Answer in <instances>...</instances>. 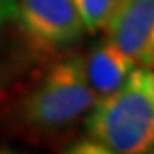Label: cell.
I'll return each instance as SVG.
<instances>
[{
    "mask_svg": "<svg viewBox=\"0 0 154 154\" xmlns=\"http://www.w3.org/2000/svg\"><path fill=\"white\" fill-rule=\"evenodd\" d=\"M71 151L72 152H93V154L109 152L106 146H104L102 143H99L97 140H94L93 137H90V140H82V142L75 143L71 148Z\"/></svg>",
    "mask_w": 154,
    "mask_h": 154,
    "instance_id": "ba28073f",
    "label": "cell"
},
{
    "mask_svg": "<svg viewBox=\"0 0 154 154\" xmlns=\"http://www.w3.org/2000/svg\"><path fill=\"white\" fill-rule=\"evenodd\" d=\"M17 0H0V30L16 17Z\"/></svg>",
    "mask_w": 154,
    "mask_h": 154,
    "instance_id": "52a82bcc",
    "label": "cell"
},
{
    "mask_svg": "<svg viewBox=\"0 0 154 154\" xmlns=\"http://www.w3.org/2000/svg\"><path fill=\"white\" fill-rule=\"evenodd\" d=\"M99 101L90 87L83 57L57 61L20 101L19 121L35 131H57L88 113Z\"/></svg>",
    "mask_w": 154,
    "mask_h": 154,
    "instance_id": "7a4b0ae2",
    "label": "cell"
},
{
    "mask_svg": "<svg viewBox=\"0 0 154 154\" xmlns=\"http://www.w3.org/2000/svg\"><path fill=\"white\" fill-rule=\"evenodd\" d=\"M87 129L109 152L154 151V69L134 68L123 85L94 104Z\"/></svg>",
    "mask_w": 154,
    "mask_h": 154,
    "instance_id": "6da1fadb",
    "label": "cell"
},
{
    "mask_svg": "<svg viewBox=\"0 0 154 154\" xmlns=\"http://www.w3.org/2000/svg\"><path fill=\"white\" fill-rule=\"evenodd\" d=\"M83 20L85 30L93 33L106 29L116 0H72Z\"/></svg>",
    "mask_w": 154,
    "mask_h": 154,
    "instance_id": "8992f818",
    "label": "cell"
},
{
    "mask_svg": "<svg viewBox=\"0 0 154 154\" xmlns=\"http://www.w3.org/2000/svg\"><path fill=\"white\" fill-rule=\"evenodd\" d=\"M16 19L30 44L41 51L65 49L85 32L72 0H17Z\"/></svg>",
    "mask_w": 154,
    "mask_h": 154,
    "instance_id": "3957f363",
    "label": "cell"
},
{
    "mask_svg": "<svg viewBox=\"0 0 154 154\" xmlns=\"http://www.w3.org/2000/svg\"><path fill=\"white\" fill-rule=\"evenodd\" d=\"M2 94H3V93H2V90H0V97H2Z\"/></svg>",
    "mask_w": 154,
    "mask_h": 154,
    "instance_id": "9c48e42d",
    "label": "cell"
},
{
    "mask_svg": "<svg viewBox=\"0 0 154 154\" xmlns=\"http://www.w3.org/2000/svg\"><path fill=\"white\" fill-rule=\"evenodd\" d=\"M134 66L135 61L109 38L96 44L83 58L88 83L99 97L120 88Z\"/></svg>",
    "mask_w": 154,
    "mask_h": 154,
    "instance_id": "5b68a950",
    "label": "cell"
},
{
    "mask_svg": "<svg viewBox=\"0 0 154 154\" xmlns=\"http://www.w3.org/2000/svg\"><path fill=\"white\" fill-rule=\"evenodd\" d=\"M107 38L135 65L154 68L151 35L154 30V0H116L106 25Z\"/></svg>",
    "mask_w": 154,
    "mask_h": 154,
    "instance_id": "277c9868",
    "label": "cell"
}]
</instances>
